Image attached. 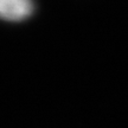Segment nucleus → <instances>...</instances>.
<instances>
[{
  "instance_id": "f257e3e1",
  "label": "nucleus",
  "mask_w": 128,
  "mask_h": 128,
  "mask_svg": "<svg viewBox=\"0 0 128 128\" xmlns=\"http://www.w3.org/2000/svg\"><path fill=\"white\" fill-rule=\"evenodd\" d=\"M31 0H0V18L6 20H23L32 13Z\"/></svg>"
}]
</instances>
